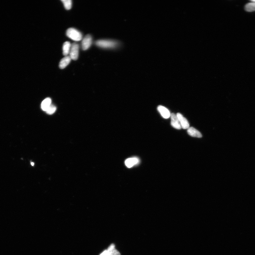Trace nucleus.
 Here are the masks:
<instances>
[{
    "instance_id": "9b49d317",
    "label": "nucleus",
    "mask_w": 255,
    "mask_h": 255,
    "mask_svg": "<svg viewBox=\"0 0 255 255\" xmlns=\"http://www.w3.org/2000/svg\"><path fill=\"white\" fill-rule=\"evenodd\" d=\"M52 104V100L49 98H46L44 100L41 104V108L44 111H46Z\"/></svg>"
},
{
    "instance_id": "a211bd4d",
    "label": "nucleus",
    "mask_w": 255,
    "mask_h": 255,
    "mask_svg": "<svg viewBox=\"0 0 255 255\" xmlns=\"http://www.w3.org/2000/svg\"><path fill=\"white\" fill-rule=\"evenodd\" d=\"M31 165L32 166H33L34 165V163L33 162H31Z\"/></svg>"
},
{
    "instance_id": "9d476101",
    "label": "nucleus",
    "mask_w": 255,
    "mask_h": 255,
    "mask_svg": "<svg viewBox=\"0 0 255 255\" xmlns=\"http://www.w3.org/2000/svg\"><path fill=\"white\" fill-rule=\"evenodd\" d=\"M71 59L70 56H66L61 60L59 63V68L62 69L65 68L70 63Z\"/></svg>"
},
{
    "instance_id": "f257e3e1",
    "label": "nucleus",
    "mask_w": 255,
    "mask_h": 255,
    "mask_svg": "<svg viewBox=\"0 0 255 255\" xmlns=\"http://www.w3.org/2000/svg\"><path fill=\"white\" fill-rule=\"evenodd\" d=\"M95 44L98 47L104 49H113L118 46L119 43L114 40H101L96 41Z\"/></svg>"
},
{
    "instance_id": "1a4fd4ad",
    "label": "nucleus",
    "mask_w": 255,
    "mask_h": 255,
    "mask_svg": "<svg viewBox=\"0 0 255 255\" xmlns=\"http://www.w3.org/2000/svg\"><path fill=\"white\" fill-rule=\"evenodd\" d=\"M187 132L188 134L190 136L194 137L201 138L202 135L199 131L193 127H189L188 129Z\"/></svg>"
},
{
    "instance_id": "39448f33",
    "label": "nucleus",
    "mask_w": 255,
    "mask_h": 255,
    "mask_svg": "<svg viewBox=\"0 0 255 255\" xmlns=\"http://www.w3.org/2000/svg\"><path fill=\"white\" fill-rule=\"evenodd\" d=\"M176 115L180 121L181 128H183V129H188L189 128L190 125L187 119L180 113L177 114Z\"/></svg>"
},
{
    "instance_id": "ddd939ff",
    "label": "nucleus",
    "mask_w": 255,
    "mask_h": 255,
    "mask_svg": "<svg viewBox=\"0 0 255 255\" xmlns=\"http://www.w3.org/2000/svg\"><path fill=\"white\" fill-rule=\"evenodd\" d=\"M251 1V3H248L245 6V10L248 12H252L255 11V0Z\"/></svg>"
},
{
    "instance_id": "dca6fc26",
    "label": "nucleus",
    "mask_w": 255,
    "mask_h": 255,
    "mask_svg": "<svg viewBox=\"0 0 255 255\" xmlns=\"http://www.w3.org/2000/svg\"><path fill=\"white\" fill-rule=\"evenodd\" d=\"M56 107L54 105L52 104L45 112L48 114L51 115L54 114L55 112L56 111Z\"/></svg>"
},
{
    "instance_id": "2eb2a0df",
    "label": "nucleus",
    "mask_w": 255,
    "mask_h": 255,
    "mask_svg": "<svg viewBox=\"0 0 255 255\" xmlns=\"http://www.w3.org/2000/svg\"><path fill=\"white\" fill-rule=\"evenodd\" d=\"M63 2L64 7L66 10H70L72 7V2L71 0H63L61 1Z\"/></svg>"
},
{
    "instance_id": "f03ea898",
    "label": "nucleus",
    "mask_w": 255,
    "mask_h": 255,
    "mask_svg": "<svg viewBox=\"0 0 255 255\" xmlns=\"http://www.w3.org/2000/svg\"><path fill=\"white\" fill-rule=\"evenodd\" d=\"M66 34L68 38L75 41H79L82 39L81 33L75 28L68 29L66 31Z\"/></svg>"
},
{
    "instance_id": "4468645a",
    "label": "nucleus",
    "mask_w": 255,
    "mask_h": 255,
    "mask_svg": "<svg viewBox=\"0 0 255 255\" xmlns=\"http://www.w3.org/2000/svg\"><path fill=\"white\" fill-rule=\"evenodd\" d=\"M107 250L109 251V255H121L120 253L115 249L114 244L110 245Z\"/></svg>"
},
{
    "instance_id": "6e6552de",
    "label": "nucleus",
    "mask_w": 255,
    "mask_h": 255,
    "mask_svg": "<svg viewBox=\"0 0 255 255\" xmlns=\"http://www.w3.org/2000/svg\"><path fill=\"white\" fill-rule=\"evenodd\" d=\"M139 160L137 157H132L128 158L125 160V164L126 166L130 168L138 164Z\"/></svg>"
},
{
    "instance_id": "7ed1b4c3",
    "label": "nucleus",
    "mask_w": 255,
    "mask_h": 255,
    "mask_svg": "<svg viewBox=\"0 0 255 255\" xmlns=\"http://www.w3.org/2000/svg\"><path fill=\"white\" fill-rule=\"evenodd\" d=\"M79 45L77 43H75L71 44L69 53L71 59L74 60H77L79 56Z\"/></svg>"
},
{
    "instance_id": "0eeeda50",
    "label": "nucleus",
    "mask_w": 255,
    "mask_h": 255,
    "mask_svg": "<svg viewBox=\"0 0 255 255\" xmlns=\"http://www.w3.org/2000/svg\"><path fill=\"white\" fill-rule=\"evenodd\" d=\"M157 109L160 112V114L165 119L168 118L171 116V114L169 111V110L164 106H159L157 108Z\"/></svg>"
},
{
    "instance_id": "20e7f679",
    "label": "nucleus",
    "mask_w": 255,
    "mask_h": 255,
    "mask_svg": "<svg viewBox=\"0 0 255 255\" xmlns=\"http://www.w3.org/2000/svg\"><path fill=\"white\" fill-rule=\"evenodd\" d=\"M92 43V38L90 34L86 35L83 39L82 42V48L83 50H86L90 48Z\"/></svg>"
},
{
    "instance_id": "f8f14e48",
    "label": "nucleus",
    "mask_w": 255,
    "mask_h": 255,
    "mask_svg": "<svg viewBox=\"0 0 255 255\" xmlns=\"http://www.w3.org/2000/svg\"><path fill=\"white\" fill-rule=\"evenodd\" d=\"M71 44L70 42H66L64 43L63 50V54L65 56L69 54Z\"/></svg>"
},
{
    "instance_id": "423d86ee",
    "label": "nucleus",
    "mask_w": 255,
    "mask_h": 255,
    "mask_svg": "<svg viewBox=\"0 0 255 255\" xmlns=\"http://www.w3.org/2000/svg\"><path fill=\"white\" fill-rule=\"evenodd\" d=\"M171 125L172 127L177 129H181V126L177 116L176 114L174 113H172L171 115Z\"/></svg>"
},
{
    "instance_id": "f3484780",
    "label": "nucleus",
    "mask_w": 255,
    "mask_h": 255,
    "mask_svg": "<svg viewBox=\"0 0 255 255\" xmlns=\"http://www.w3.org/2000/svg\"><path fill=\"white\" fill-rule=\"evenodd\" d=\"M100 255H109V251L107 249L105 250Z\"/></svg>"
}]
</instances>
